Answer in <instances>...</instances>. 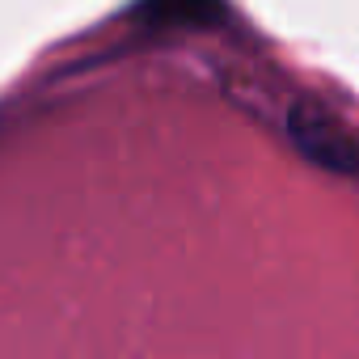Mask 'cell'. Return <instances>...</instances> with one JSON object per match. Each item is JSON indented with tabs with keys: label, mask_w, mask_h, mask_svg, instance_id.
<instances>
[{
	"label": "cell",
	"mask_w": 359,
	"mask_h": 359,
	"mask_svg": "<svg viewBox=\"0 0 359 359\" xmlns=\"http://www.w3.org/2000/svg\"><path fill=\"white\" fill-rule=\"evenodd\" d=\"M287 135L313 165L330 173H359V135L321 102H296L287 110Z\"/></svg>",
	"instance_id": "1"
},
{
	"label": "cell",
	"mask_w": 359,
	"mask_h": 359,
	"mask_svg": "<svg viewBox=\"0 0 359 359\" xmlns=\"http://www.w3.org/2000/svg\"><path fill=\"white\" fill-rule=\"evenodd\" d=\"M140 18L156 26H216L224 0H140Z\"/></svg>",
	"instance_id": "2"
}]
</instances>
